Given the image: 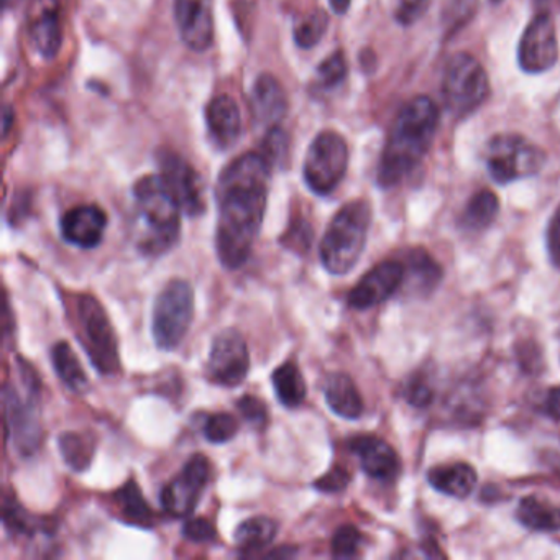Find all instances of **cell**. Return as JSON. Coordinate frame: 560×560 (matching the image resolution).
<instances>
[{"mask_svg":"<svg viewBox=\"0 0 560 560\" xmlns=\"http://www.w3.org/2000/svg\"><path fill=\"white\" fill-rule=\"evenodd\" d=\"M271 165L264 153H243L220 173L216 188V251L222 267L239 270L251 258L264 224Z\"/></svg>","mask_w":560,"mask_h":560,"instance_id":"obj_1","label":"cell"},{"mask_svg":"<svg viewBox=\"0 0 560 560\" xmlns=\"http://www.w3.org/2000/svg\"><path fill=\"white\" fill-rule=\"evenodd\" d=\"M440 129V107L428 96H418L403 105L393 120L380 158L377 181L382 188L399 184L411 175L434 142Z\"/></svg>","mask_w":560,"mask_h":560,"instance_id":"obj_2","label":"cell"},{"mask_svg":"<svg viewBox=\"0 0 560 560\" xmlns=\"http://www.w3.org/2000/svg\"><path fill=\"white\" fill-rule=\"evenodd\" d=\"M137 249L147 257L171 251L181 233V207L166 190L162 176H143L133 186Z\"/></svg>","mask_w":560,"mask_h":560,"instance_id":"obj_3","label":"cell"},{"mask_svg":"<svg viewBox=\"0 0 560 560\" xmlns=\"http://www.w3.org/2000/svg\"><path fill=\"white\" fill-rule=\"evenodd\" d=\"M370 222L371 209L367 201H352L335 214L319 246L322 265L329 273L345 275L358 264Z\"/></svg>","mask_w":560,"mask_h":560,"instance_id":"obj_4","label":"cell"},{"mask_svg":"<svg viewBox=\"0 0 560 560\" xmlns=\"http://www.w3.org/2000/svg\"><path fill=\"white\" fill-rule=\"evenodd\" d=\"M76 322H78V339L96 370L101 376H117L120 371L117 335L98 297L91 294L78 296Z\"/></svg>","mask_w":560,"mask_h":560,"instance_id":"obj_5","label":"cell"},{"mask_svg":"<svg viewBox=\"0 0 560 560\" xmlns=\"http://www.w3.org/2000/svg\"><path fill=\"white\" fill-rule=\"evenodd\" d=\"M194 319V290L188 281L171 280L153 306L152 332L156 347L175 351Z\"/></svg>","mask_w":560,"mask_h":560,"instance_id":"obj_6","label":"cell"},{"mask_svg":"<svg viewBox=\"0 0 560 560\" xmlns=\"http://www.w3.org/2000/svg\"><path fill=\"white\" fill-rule=\"evenodd\" d=\"M489 81L485 68L470 53H457L447 63L443 78V99L450 114L467 117L485 104Z\"/></svg>","mask_w":560,"mask_h":560,"instance_id":"obj_7","label":"cell"},{"mask_svg":"<svg viewBox=\"0 0 560 560\" xmlns=\"http://www.w3.org/2000/svg\"><path fill=\"white\" fill-rule=\"evenodd\" d=\"M544 165L546 152L518 133H500L486 145L489 176L500 184L537 175Z\"/></svg>","mask_w":560,"mask_h":560,"instance_id":"obj_8","label":"cell"},{"mask_svg":"<svg viewBox=\"0 0 560 560\" xmlns=\"http://www.w3.org/2000/svg\"><path fill=\"white\" fill-rule=\"evenodd\" d=\"M348 147L344 137L326 130L319 133L304 160V181L313 193L328 196L341 184L347 173Z\"/></svg>","mask_w":560,"mask_h":560,"instance_id":"obj_9","label":"cell"},{"mask_svg":"<svg viewBox=\"0 0 560 560\" xmlns=\"http://www.w3.org/2000/svg\"><path fill=\"white\" fill-rule=\"evenodd\" d=\"M211 463L203 454H194L181 472L163 486L160 501L173 518H186L193 513L209 483Z\"/></svg>","mask_w":560,"mask_h":560,"instance_id":"obj_10","label":"cell"},{"mask_svg":"<svg viewBox=\"0 0 560 560\" xmlns=\"http://www.w3.org/2000/svg\"><path fill=\"white\" fill-rule=\"evenodd\" d=\"M158 166L166 190L175 198L182 214L190 217L201 216L206 211L204 182L200 173L178 153L162 150Z\"/></svg>","mask_w":560,"mask_h":560,"instance_id":"obj_11","label":"cell"},{"mask_svg":"<svg viewBox=\"0 0 560 560\" xmlns=\"http://www.w3.org/2000/svg\"><path fill=\"white\" fill-rule=\"evenodd\" d=\"M251 370V354L245 339L236 329H226L214 339L206 373L211 382L236 389L245 382Z\"/></svg>","mask_w":560,"mask_h":560,"instance_id":"obj_12","label":"cell"},{"mask_svg":"<svg viewBox=\"0 0 560 560\" xmlns=\"http://www.w3.org/2000/svg\"><path fill=\"white\" fill-rule=\"evenodd\" d=\"M559 58L556 24L549 12H540L527 24L518 47V63L526 73L547 72Z\"/></svg>","mask_w":560,"mask_h":560,"instance_id":"obj_13","label":"cell"},{"mask_svg":"<svg viewBox=\"0 0 560 560\" xmlns=\"http://www.w3.org/2000/svg\"><path fill=\"white\" fill-rule=\"evenodd\" d=\"M35 396L37 392H31L27 398H22L17 390L9 385L4 390L8 434H12L15 446L24 456L37 453L41 444V429L37 409H35Z\"/></svg>","mask_w":560,"mask_h":560,"instance_id":"obj_14","label":"cell"},{"mask_svg":"<svg viewBox=\"0 0 560 560\" xmlns=\"http://www.w3.org/2000/svg\"><path fill=\"white\" fill-rule=\"evenodd\" d=\"M405 277L406 268L402 262H382V264L371 268L358 281L357 287L348 293V304L358 310L379 306L399 290Z\"/></svg>","mask_w":560,"mask_h":560,"instance_id":"obj_15","label":"cell"},{"mask_svg":"<svg viewBox=\"0 0 560 560\" xmlns=\"http://www.w3.org/2000/svg\"><path fill=\"white\" fill-rule=\"evenodd\" d=\"M175 18L181 40L194 51H206L214 41L213 0H175Z\"/></svg>","mask_w":560,"mask_h":560,"instance_id":"obj_16","label":"cell"},{"mask_svg":"<svg viewBox=\"0 0 560 560\" xmlns=\"http://www.w3.org/2000/svg\"><path fill=\"white\" fill-rule=\"evenodd\" d=\"M61 236L79 249H94L104 239L107 214L94 204L69 209L61 217Z\"/></svg>","mask_w":560,"mask_h":560,"instance_id":"obj_17","label":"cell"},{"mask_svg":"<svg viewBox=\"0 0 560 560\" xmlns=\"http://www.w3.org/2000/svg\"><path fill=\"white\" fill-rule=\"evenodd\" d=\"M352 453L360 460L361 470L370 479L392 482L399 472L396 450L377 435H358L348 444Z\"/></svg>","mask_w":560,"mask_h":560,"instance_id":"obj_18","label":"cell"},{"mask_svg":"<svg viewBox=\"0 0 560 560\" xmlns=\"http://www.w3.org/2000/svg\"><path fill=\"white\" fill-rule=\"evenodd\" d=\"M252 114L260 126L273 129L287 115L288 98L283 86L275 76L262 75L255 81L251 94Z\"/></svg>","mask_w":560,"mask_h":560,"instance_id":"obj_19","label":"cell"},{"mask_svg":"<svg viewBox=\"0 0 560 560\" xmlns=\"http://www.w3.org/2000/svg\"><path fill=\"white\" fill-rule=\"evenodd\" d=\"M211 137L220 149H230L242 132V117L237 102L230 96H216L206 107Z\"/></svg>","mask_w":560,"mask_h":560,"instance_id":"obj_20","label":"cell"},{"mask_svg":"<svg viewBox=\"0 0 560 560\" xmlns=\"http://www.w3.org/2000/svg\"><path fill=\"white\" fill-rule=\"evenodd\" d=\"M324 398L332 412L344 419L364 415V399L347 373H331L324 382Z\"/></svg>","mask_w":560,"mask_h":560,"instance_id":"obj_21","label":"cell"},{"mask_svg":"<svg viewBox=\"0 0 560 560\" xmlns=\"http://www.w3.org/2000/svg\"><path fill=\"white\" fill-rule=\"evenodd\" d=\"M432 488L454 498H467L476 485V472L469 463L456 462L434 467L428 473Z\"/></svg>","mask_w":560,"mask_h":560,"instance_id":"obj_22","label":"cell"},{"mask_svg":"<svg viewBox=\"0 0 560 560\" xmlns=\"http://www.w3.org/2000/svg\"><path fill=\"white\" fill-rule=\"evenodd\" d=\"M517 518L524 527L537 533L560 531V507L537 496H526L520 501Z\"/></svg>","mask_w":560,"mask_h":560,"instance_id":"obj_23","label":"cell"},{"mask_svg":"<svg viewBox=\"0 0 560 560\" xmlns=\"http://www.w3.org/2000/svg\"><path fill=\"white\" fill-rule=\"evenodd\" d=\"M51 361L58 379L65 383L72 392L85 393L89 389L88 376L81 361L76 357L75 351L68 342H58L51 348Z\"/></svg>","mask_w":560,"mask_h":560,"instance_id":"obj_24","label":"cell"},{"mask_svg":"<svg viewBox=\"0 0 560 560\" xmlns=\"http://www.w3.org/2000/svg\"><path fill=\"white\" fill-rule=\"evenodd\" d=\"M278 524L277 521L267 517L251 518V520L243 521L233 534L237 547L243 556H251L264 547L270 546L277 537Z\"/></svg>","mask_w":560,"mask_h":560,"instance_id":"obj_25","label":"cell"},{"mask_svg":"<svg viewBox=\"0 0 560 560\" xmlns=\"http://www.w3.org/2000/svg\"><path fill=\"white\" fill-rule=\"evenodd\" d=\"M275 386V395L280 399L281 405L287 408H297L306 399L307 390L303 373L293 360L284 361L271 376Z\"/></svg>","mask_w":560,"mask_h":560,"instance_id":"obj_26","label":"cell"},{"mask_svg":"<svg viewBox=\"0 0 560 560\" xmlns=\"http://www.w3.org/2000/svg\"><path fill=\"white\" fill-rule=\"evenodd\" d=\"M30 40L35 50L47 58L53 60L63 44V30H61L60 17L56 11H44L35 21L30 28Z\"/></svg>","mask_w":560,"mask_h":560,"instance_id":"obj_27","label":"cell"},{"mask_svg":"<svg viewBox=\"0 0 560 560\" xmlns=\"http://www.w3.org/2000/svg\"><path fill=\"white\" fill-rule=\"evenodd\" d=\"M115 501L120 508V513L129 523L139 527H152L155 523V514L133 480H129L115 493Z\"/></svg>","mask_w":560,"mask_h":560,"instance_id":"obj_28","label":"cell"},{"mask_svg":"<svg viewBox=\"0 0 560 560\" xmlns=\"http://www.w3.org/2000/svg\"><path fill=\"white\" fill-rule=\"evenodd\" d=\"M405 268L409 283H415L416 290L422 293L434 290L443 280V268L435 264L434 258L422 249L409 251Z\"/></svg>","mask_w":560,"mask_h":560,"instance_id":"obj_29","label":"cell"},{"mask_svg":"<svg viewBox=\"0 0 560 560\" xmlns=\"http://www.w3.org/2000/svg\"><path fill=\"white\" fill-rule=\"evenodd\" d=\"M58 447H60L63 460L75 472H85L91 466L92 457H94V441L91 435L63 432L58 440Z\"/></svg>","mask_w":560,"mask_h":560,"instance_id":"obj_30","label":"cell"},{"mask_svg":"<svg viewBox=\"0 0 560 560\" xmlns=\"http://www.w3.org/2000/svg\"><path fill=\"white\" fill-rule=\"evenodd\" d=\"M500 213V201L492 191L483 190L473 194L462 214V224L469 230H483L492 226Z\"/></svg>","mask_w":560,"mask_h":560,"instance_id":"obj_31","label":"cell"},{"mask_svg":"<svg viewBox=\"0 0 560 560\" xmlns=\"http://www.w3.org/2000/svg\"><path fill=\"white\" fill-rule=\"evenodd\" d=\"M329 27V15L322 9L307 12L294 24V40L297 47L313 48L322 40Z\"/></svg>","mask_w":560,"mask_h":560,"instance_id":"obj_32","label":"cell"},{"mask_svg":"<svg viewBox=\"0 0 560 560\" xmlns=\"http://www.w3.org/2000/svg\"><path fill=\"white\" fill-rule=\"evenodd\" d=\"M347 60L342 51H335L331 56L326 58L316 73V86L321 89H332L342 85L347 78Z\"/></svg>","mask_w":560,"mask_h":560,"instance_id":"obj_33","label":"cell"},{"mask_svg":"<svg viewBox=\"0 0 560 560\" xmlns=\"http://www.w3.org/2000/svg\"><path fill=\"white\" fill-rule=\"evenodd\" d=\"M204 437L213 444L229 443L239 432V422L229 412H216L207 418L203 428Z\"/></svg>","mask_w":560,"mask_h":560,"instance_id":"obj_34","label":"cell"},{"mask_svg":"<svg viewBox=\"0 0 560 560\" xmlns=\"http://www.w3.org/2000/svg\"><path fill=\"white\" fill-rule=\"evenodd\" d=\"M332 556L347 559V557H355L360 550L361 534L357 527L352 524L339 527L332 537Z\"/></svg>","mask_w":560,"mask_h":560,"instance_id":"obj_35","label":"cell"},{"mask_svg":"<svg viewBox=\"0 0 560 560\" xmlns=\"http://www.w3.org/2000/svg\"><path fill=\"white\" fill-rule=\"evenodd\" d=\"M240 415L254 428L264 429L268 422V408L265 402L254 395H245L237 402Z\"/></svg>","mask_w":560,"mask_h":560,"instance_id":"obj_36","label":"cell"},{"mask_svg":"<svg viewBox=\"0 0 560 560\" xmlns=\"http://www.w3.org/2000/svg\"><path fill=\"white\" fill-rule=\"evenodd\" d=\"M281 240L291 251L303 254V252L309 251L310 243H313V229L306 220H296L288 227L287 233Z\"/></svg>","mask_w":560,"mask_h":560,"instance_id":"obj_37","label":"cell"},{"mask_svg":"<svg viewBox=\"0 0 560 560\" xmlns=\"http://www.w3.org/2000/svg\"><path fill=\"white\" fill-rule=\"evenodd\" d=\"M182 536L191 543H214L217 539V530L206 518H194V520L186 521Z\"/></svg>","mask_w":560,"mask_h":560,"instance_id":"obj_38","label":"cell"},{"mask_svg":"<svg viewBox=\"0 0 560 560\" xmlns=\"http://www.w3.org/2000/svg\"><path fill=\"white\" fill-rule=\"evenodd\" d=\"M4 524L11 533L27 534L34 531L31 530V527H34V523L28 520V514L22 510L21 505H17L15 498H12V500L5 498Z\"/></svg>","mask_w":560,"mask_h":560,"instance_id":"obj_39","label":"cell"},{"mask_svg":"<svg viewBox=\"0 0 560 560\" xmlns=\"http://www.w3.org/2000/svg\"><path fill=\"white\" fill-rule=\"evenodd\" d=\"M431 0H398L395 17L402 25H412L422 17Z\"/></svg>","mask_w":560,"mask_h":560,"instance_id":"obj_40","label":"cell"},{"mask_svg":"<svg viewBox=\"0 0 560 560\" xmlns=\"http://www.w3.org/2000/svg\"><path fill=\"white\" fill-rule=\"evenodd\" d=\"M475 12L476 0H450L446 21L449 22L450 28H459L463 24H469L470 18L475 15Z\"/></svg>","mask_w":560,"mask_h":560,"instance_id":"obj_41","label":"cell"},{"mask_svg":"<svg viewBox=\"0 0 560 560\" xmlns=\"http://www.w3.org/2000/svg\"><path fill=\"white\" fill-rule=\"evenodd\" d=\"M288 139L284 136L283 130L280 127H273L268 132L267 139L264 142V156L268 160V162L273 165L278 160L283 158L284 153H287L288 149Z\"/></svg>","mask_w":560,"mask_h":560,"instance_id":"obj_42","label":"cell"},{"mask_svg":"<svg viewBox=\"0 0 560 560\" xmlns=\"http://www.w3.org/2000/svg\"><path fill=\"white\" fill-rule=\"evenodd\" d=\"M348 482H351V473H348L344 467H334V469L329 470L324 476H321V479L315 483V486L319 492L339 493L345 489Z\"/></svg>","mask_w":560,"mask_h":560,"instance_id":"obj_43","label":"cell"},{"mask_svg":"<svg viewBox=\"0 0 560 560\" xmlns=\"http://www.w3.org/2000/svg\"><path fill=\"white\" fill-rule=\"evenodd\" d=\"M547 251L553 267L560 270V206L557 207L547 227Z\"/></svg>","mask_w":560,"mask_h":560,"instance_id":"obj_44","label":"cell"},{"mask_svg":"<svg viewBox=\"0 0 560 560\" xmlns=\"http://www.w3.org/2000/svg\"><path fill=\"white\" fill-rule=\"evenodd\" d=\"M405 396L409 405L424 408V406L431 405L434 393H432L431 386L428 383L422 382V380H412L408 389H406Z\"/></svg>","mask_w":560,"mask_h":560,"instance_id":"obj_45","label":"cell"},{"mask_svg":"<svg viewBox=\"0 0 560 560\" xmlns=\"http://www.w3.org/2000/svg\"><path fill=\"white\" fill-rule=\"evenodd\" d=\"M543 411L546 412V416H549V418L560 421V386L549 390L546 398H544Z\"/></svg>","mask_w":560,"mask_h":560,"instance_id":"obj_46","label":"cell"},{"mask_svg":"<svg viewBox=\"0 0 560 560\" xmlns=\"http://www.w3.org/2000/svg\"><path fill=\"white\" fill-rule=\"evenodd\" d=\"M335 14L344 15L351 9L352 0H329Z\"/></svg>","mask_w":560,"mask_h":560,"instance_id":"obj_47","label":"cell"},{"mask_svg":"<svg viewBox=\"0 0 560 560\" xmlns=\"http://www.w3.org/2000/svg\"><path fill=\"white\" fill-rule=\"evenodd\" d=\"M489 2H493V4H500L501 0H489Z\"/></svg>","mask_w":560,"mask_h":560,"instance_id":"obj_48","label":"cell"}]
</instances>
